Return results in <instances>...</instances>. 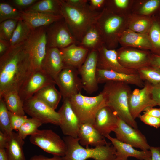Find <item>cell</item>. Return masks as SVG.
Here are the masks:
<instances>
[{
  "label": "cell",
  "instance_id": "1",
  "mask_svg": "<svg viewBox=\"0 0 160 160\" xmlns=\"http://www.w3.org/2000/svg\"><path fill=\"white\" fill-rule=\"evenodd\" d=\"M23 43L10 46L0 56V98L7 92H18L34 71Z\"/></svg>",
  "mask_w": 160,
  "mask_h": 160
},
{
  "label": "cell",
  "instance_id": "2",
  "mask_svg": "<svg viewBox=\"0 0 160 160\" xmlns=\"http://www.w3.org/2000/svg\"><path fill=\"white\" fill-rule=\"evenodd\" d=\"M132 92L129 84L111 81L105 83L100 93L106 105L110 107L119 117L132 127L137 129V123L132 117L129 109V100Z\"/></svg>",
  "mask_w": 160,
  "mask_h": 160
},
{
  "label": "cell",
  "instance_id": "3",
  "mask_svg": "<svg viewBox=\"0 0 160 160\" xmlns=\"http://www.w3.org/2000/svg\"><path fill=\"white\" fill-rule=\"evenodd\" d=\"M60 1L62 15L79 44L87 31L96 23L101 12L92 11L89 9V5L84 8H78L69 5L64 0Z\"/></svg>",
  "mask_w": 160,
  "mask_h": 160
},
{
  "label": "cell",
  "instance_id": "4",
  "mask_svg": "<svg viewBox=\"0 0 160 160\" xmlns=\"http://www.w3.org/2000/svg\"><path fill=\"white\" fill-rule=\"evenodd\" d=\"M128 15L115 13L105 7L101 12L96 23L107 49H116L117 47L120 36L127 29Z\"/></svg>",
  "mask_w": 160,
  "mask_h": 160
},
{
  "label": "cell",
  "instance_id": "5",
  "mask_svg": "<svg viewBox=\"0 0 160 160\" xmlns=\"http://www.w3.org/2000/svg\"><path fill=\"white\" fill-rule=\"evenodd\" d=\"M66 146L64 160H115V148L111 143L94 148H84L79 143L78 138L66 136L63 137Z\"/></svg>",
  "mask_w": 160,
  "mask_h": 160
},
{
  "label": "cell",
  "instance_id": "6",
  "mask_svg": "<svg viewBox=\"0 0 160 160\" xmlns=\"http://www.w3.org/2000/svg\"><path fill=\"white\" fill-rule=\"evenodd\" d=\"M71 107L80 124H93L96 114L102 107L106 105L103 95L90 97L79 93L69 100Z\"/></svg>",
  "mask_w": 160,
  "mask_h": 160
},
{
  "label": "cell",
  "instance_id": "7",
  "mask_svg": "<svg viewBox=\"0 0 160 160\" xmlns=\"http://www.w3.org/2000/svg\"><path fill=\"white\" fill-rule=\"evenodd\" d=\"M47 40L45 27L33 29L24 47L28 53L34 71H42V67L47 51Z\"/></svg>",
  "mask_w": 160,
  "mask_h": 160
},
{
  "label": "cell",
  "instance_id": "8",
  "mask_svg": "<svg viewBox=\"0 0 160 160\" xmlns=\"http://www.w3.org/2000/svg\"><path fill=\"white\" fill-rule=\"evenodd\" d=\"M30 142L44 151L53 155L63 156L66 150L65 142L56 133L50 129H38L30 135Z\"/></svg>",
  "mask_w": 160,
  "mask_h": 160
},
{
  "label": "cell",
  "instance_id": "9",
  "mask_svg": "<svg viewBox=\"0 0 160 160\" xmlns=\"http://www.w3.org/2000/svg\"><path fill=\"white\" fill-rule=\"evenodd\" d=\"M77 69L65 66L54 79L56 84L59 88L63 100H69L81 93L82 84Z\"/></svg>",
  "mask_w": 160,
  "mask_h": 160
},
{
  "label": "cell",
  "instance_id": "10",
  "mask_svg": "<svg viewBox=\"0 0 160 160\" xmlns=\"http://www.w3.org/2000/svg\"><path fill=\"white\" fill-rule=\"evenodd\" d=\"M45 28L47 47L60 49L73 44L78 45L63 18Z\"/></svg>",
  "mask_w": 160,
  "mask_h": 160
},
{
  "label": "cell",
  "instance_id": "11",
  "mask_svg": "<svg viewBox=\"0 0 160 160\" xmlns=\"http://www.w3.org/2000/svg\"><path fill=\"white\" fill-rule=\"evenodd\" d=\"M25 113L42 124L50 123L59 126L60 118L55 110L40 100L33 96L23 103Z\"/></svg>",
  "mask_w": 160,
  "mask_h": 160
},
{
  "label": "cell",
  "instance_id": "12",
  "mask_svg": "<svg viewBox=\"0 0 160 160\" xmlns=\"http://www.w3.org/2000/svg\"><path fill=\"white\" fill-rule=\"evenodd\" d=\"M116 51L118 61L126 68L137 71L151 65L149 51L129 47H121Z\"/></svg>",
  "mask_w": 160,
  "mask_h": 160
},
{
  "label": "cell",
  "instance_id": "13",
  "mask_svg": "<svg viewBox=\"0 0 160 160\" xmlns=\"http://www.w3.org/2000/svg\"><path fill=\"white\" fill-rule=\"evenodd\" d=\"M152 87L151 84L145 81L141 89L136 88L132 91L129 98V106L134 119L138 117L141 112L147 108L157 105L152 97Z\"/></svg>",
  "mask_w": 160,
  "mask_h": 160
},
{
  "label": "cell",
  "instance_id": "14",
  "mask_svg": "<svg viewBox=\"0 0 160 160\" xmlns=\"http://www.w3.org/2000/svg\"><path fill=\"white\" fill-rule=\"evenodd\" d=\"M113 132L116 138L121 142L142 151L150 149L151 146L141 132L137 129L129 126L119 117L117 127Z\"/></svg>",
  "mask_w": 160,
  "mask_h": 160
},
{
  "label": "cell",
  "instance_id": "15",
  "mask_svg": "<svg viewBox=\"0 0 160 160\" xmlns=\"http://www.w3.org/2000/svg\"><path fill=\"white\" fill-rule=\"evenodd\" d=\"M97 57V50L89 51L85 61L78 69L82 89L89 94L97 91L98 89L96 77Z\"/></svg>",
  "mask_w": 160,
  "mask_h": 160
},
{
  "label": "cell",
  "instance_id": "16",
  "mask_svg": "<svg viewBox=\"0 0 160 160\" xmlns=\"http://www.w3.org/2000/svg\"><path fill=\"white\" fill-rule=\"evenodd\" d=\"M52 84H56L50 76L43 71H34L19 90V95L23 103L33 97L41 88Z\"/></svg>",
  "mask_w": 160,
  "mask_h": 160
},
{
  "label": "cell",
  "instance_id": "17",
  "mask_svg": "<svg viewBox=\"0 0 160 160\" xmlns=\"http://www.w3.org/2000/svg\"><path fill=\"white\" fill-rule=\"evenodd\" d=\"M97 67L101 70L111 71L128 74L138 73L136 70L126 68L118 61L116 49H107L104 44L97 50Z\"/></svg>",
  "mask_w": 160,
  "mask_h": 160
},
{
  "label": "cell",
  "instance_id": "18",
  "mask_svg": "<svg viewBox=\"0 0 160 160\" xmlns=\"http://www.w3.org/2000/svg\"><path fill=\"white\" fill-rule=\"evenodd\" d=\"M57 112L60 118L59 126L63 134L66 136L78 138L80 124L69 100H63L62 105Z\"/></svg>",
  "mask_w": 160,
  "mask_h": 160
},
{
  "label": "cell",
  "instance_id": "19",
  "mask_svg": "<svg viewBox=\"0 0 160 160\" xmlns=\"http://www.w3.org/2000/svg\"><path fill=\"white\" fill-rule=\"evenodd\" d=\"M118 119L116 113L106 105L98 111L93 125L101 135L105 137L116 128Z\"/></svg>",
  "mask_w": 160,
  "mask_h": 160
},
{
  "label": "cell",
  "instance_id": "20",
  "mask_svg": "<svg viewBox=\"0 0 160 160\" xmlns=\"http://www.w3.org/2000/svg\"><path fill=\"white\" fill-rule=\"evenodd\" d=\"M96 77L98 84L112 81L134 85L141 88L144 86V82L141 79L138 73L128 74L97 68Z\"/></svg>",
  "mask_w": 160,
  "mask_h": 160
},
{
  "label": "cell",
  "instance_id": "21",
  "mask_svg": "<svg viewBox=\"0 0 160 160\" xmlns=\"http://www.w3.org/2000/svg\"><path fill=\"white\" fill-rule=\"evenodd\" d=\"M105 137L111 141L116 149L115 160H128L129 157H134L139 160H145L151 157V153L149 150L138 151L132 146L111 137L110 135Z\"/></svg>",
  "mask_w": 160,
  "mask_h": 160
},
{
  "label": "cell",
  "instance_id": "22",
  "mask_svg": "<svg viewBox=\"0 0 160 160\" xmlns=\"http://www.w3.org/2000/svg\"><path fill=\"white\" fill-rule=\"evenodd\" d=\"M59 49L65 66L77 69L83 65L89 52L87 49L76 44Z\"/></svg>",
  "mask_w": 160,
  "mask_h": 160
},
{
  "label": "cell",
  "instance_id": "23",
  "mask_svg": "<svg viewBox=\"0 0 160 160\" xmlns=\"http://www.w3.org/2000/svg\"><path fill=\"white\" fill-rule=\"evenodd\" d=\"M119 43L121 47H131L151 52L152 49L148 34L136 33L128 29L121 35Z\"/></svg>",
  "mask_w": 160,
  "mask_h": 160
},
{
  "label": "cell",
  "instance_id": "24",
  "mask_svg": "<svg viewBox=\"0 0 160 160\" xmlns=\"http://www.w3.org/2000/svg\"><path fill=\"white\" fill-rule=\"evenodd\" d=\"M20 11L21 20L32 30L48 26L63 18L60 15L25 11Z\"/></svg>",
  "mask_w": 160,
  "mask_h": 160
},
{
  "label": "cell",
  "instance_id": "25",
  "mask_svg": "<svg viewBox=\"0 0 160 160\" xmlns=\"http://www.w3.org/2000/svg\"><path fill=\"white\" fill-rule=\"evenodd\" d=\"M105 137L94 127L93 124H80L78 135L79 143L82 146L88 148L89 145L95 147L104 145L107 143Z\"/></svg>",
  "mask_w": 160,
  "mask_h": 160
},
{
  "label": "cell",
  "instance_id": "26",
  "mask_svg": "<svg viewBox=\"0 0 160 160\" xmlns=\"http://www.w3.org/2000/svg\"><path fill=\"white\" fill-rule=\"evenodd\" d=\"M60 49L47 47L42 70L54 79L65 66Z\"/></svg>",
  "mask_w": 160,
  "mask_h": 160
},
{
  "label": "cell",
  "instance_id": "27",
  "mask_svg": "<svg viewBox=\"0 0 160 160\" xmlns=\"http://www.w3.org/2000/svg\"><path fill=\"white\" fill-rule=\"evenodd\" d=\"M24 143L17 133L12 132L5 148L9 160H26L23 149Z\"/></svg>",
  "mask_w": 160,
  "mask_h": 160
},
{
  "label": "cell",
  "instance_id": "28",
  "mask_svg": "<svg viewBox=\"0 0 160 160\" xmlns=\"http://www.w3.org/2000/svg\"><path fill=\"white\" fill-rule=\"evenodd\" d=\"M55 84H52L44 86L33 95L55 110L62 97L60 92L55 87Z\"/></svg>",
  "mask_w": 160,
  "mask_h": 160
},
{
  "label": "cell",
  "instance_id": "29",
  "mask_svg": "<svg viewBox=\"0 0 160 160\" xmlns=\"http://www.w3.org/2000/svg\"><path fill=\"white\" fill-rule=\"evenodd\" d=\"M152 22V16H145L130 13L127 16V29L136 33L148 34Z\"/></svg>",
  "mask_w": 160,
  "mask_h": 160
},
{
  "label": "cell",
  "instance_id": "30",
  "mask_svg": "<svg viewBox=\"0 0 160 160\" xmlns=\"http://www.w3.org/2000/svg\"><path fill=\"white\" fill-rule=\"evenodd\" d=\"M103 44L100 31L95 23L86 32L78 45L90 51L97 50Z\"/></svg>",
  "mask_w": 160,
  "mask_h": 160
},
{
  "label": "cell",
  "instance_id": "31",
  "mask_svg": "<svg viewBox=\"0 0 160 160\" xmlns=\"http://www.w3.org/2000/svg\"><path fill=\"white\" fill-rule=\"evenodd\" d=\"M25 11L62 15L60 0H38Z\"/></svg>",
  "mask_w": 160,
  "mask_h": 160
},
{
  "label": "cell",
  "instance_id": "32",
  "mask_svg": "<svg viewBox=\"0 0 160 160\" xmlns=\"http://www.w3.org/2000/svg\"><path fill=\"white\" fill-rule=\"evenodd\" d=\"M3 98L8 111L14 114L25 115L23 103L16 91H11L4 94ZM0 98V99H1Z\"/></svg>",
  "mask_w": 160,
  "mask_h": 160
},
{
  "label": "cell",
  "instance_id": "33",
  "mask_svg": "<svg viewBox=\"0 0 160 160\" xmlns=\"http://www.w3.org/2000/svg\"><path fill=\"white\" fill-rule=\"evenodd\" d=\"M138 2L135 4L133 3L132 9L133 13L151 16L160 9V0H148Z\"/></svg>",
  "mask_w": 160,
  "mask_h": 160
},
{
  "label": "cell",
  "instance_id": "34",
  "mask_svg": "<svg viewBox=\"0 0 160 160\" xmlns=\"http://www.w3.org/2000/svg\"><path fill=\"white\" fill-rule=\"evenodd\" d=\"M152 23L148 35L152 46V53L160 56V15L152 16Z\"/></svg>",
  "mask_w": 160,
  "mask_h": 160
},
{
  "label": "cell",
  "instance_id": "35",
  "mask_svg": "<svg viewBox=\"0 0 160 160\" xmlns=\"http://www.w3.org/2000/svg\"><path fill=\"white\" fill-rule=\"evenodd\" d=\"M32 30L23 20H19L9 42L10 46L24 42L28 38Z\"/></svg>",
  "mask_w": 160,
  "mask_h": 160
},
{
  "label": "cell",
  "instance_id": "36",
  "mask_svg": "<svg viewBox=\"0 0 160 160\" xmlns=\"http://www.w3.org/2000/svg\"><path fill=\"white\" fill-rule=\"evenodd\" d=\"M141 79L153 85L160 84V68L150 65L137 71Z\"/></svg>",
  "mask_w": 160,
  "mask_h": 160
},
{
  "label": "cell",
  "instance_id": "37",
  "mask_svg": "<svg viewBox=\"0 0 160 160\" xmlns=\"http://www.w3.org/2000/svg\"><path fill=\"white\" fill-rule=\"evenodd\" d=\"M134 2L129 0H106L105 7L116 14H128L130 13L127 11L132 9Z\"/></svg>",
  "mask_w": 160,
  "mask_h": 160
},
{
  "label": "cell",
  "instance_id": "38",
  "mask_svg": "<svg viewBox=\"0 0 160 160\" xmlns=\"http://www.w3.org/2000/svg\"><path fill=\"white\" fill-rule=\"evenodd\" d=\"M9 19L21 20L20 11L8 2H1L0 23Z\"/></svg>",
  "mask_w": 160,
  "mask_h": 160
},
{
  "label": "cell",
  "instance_id": "39",
  "mask_svg": "<svg viewBox=\"0 0 160 160\" xmlns=\"http://www.w3.org/2000/svg\"><path fill=\"white\" fill-rule=\"evenodd\" d=\"M0 131L9 136L13 131L10 127L9 112L3 98L0 99Z\"/></svg>",
  "mask_w": 160,
  "mask_h": 160
},
{
  "label": "cell",
  "instance_id": "40",
  "mask_svg": "<svg viewBox=\"0 0 160 160\" xmlns=\"http://www.w3.org/2000/svg\"><path fill=\"white\" fill-rule=\"evenodd\" d=\"M42 124L36 119L32 118H28L18 130L17 133L24 140L27 136L31 135L35 133Z\"/></svg>",
  "mask_w": 160,
  "mask_h": 160
},
{
  "label": "cell",
  "instance_id": "41",
  "mask_svg": "<svg viewBox=\"0 0 160 160\" xmlns=\"http://www.w3.org/2000/svg\"><path fill=\"white\" fill-rule=\"evenodd\" d=\"M19 20L9 19L0 24V39L9 42Z\"/></svg>",
  "mask_w": 160,
  "mask_h": 160
},
{
  "label": "cell",
  "instance_id": "42",
  "mask_svg": "<svg viewBox=\"0 0 160 160\" xmlns=\"http://www.w3.org/2000/svg\"><path fill=\"white\" fill-rule=\"evenodd\" d=\"M10 127L12 130L17 131L27 120L28 118L26 115L20 116L12 113L9 111Z\"/></svg>",
  "mask_w": 160,
  "mask_h": 160
},
{
  "label": "cell",
  "instance_id": "43",
  "mask_svg": "<svg viewBox=\"0 0 160 160\" xmlns=\"http://www.w3.org/2000/svg\"><path fill=\"white\" fill-rule=\"evenodd\" d=\"M37 0H12L9 1V3L20 11L28 9L37 2Z\"/></svg>",
  "mask_w": 160,
  "mask_h": 160
},
{
  "label": "cell",
  "instance_id": "44",
  "mask_svg": "<svg viewBox=\"0 0 160 160\" xmlns=\"http://www.w3.org/2000/svg\"><path fill=\"white\" fill-rule=\"evenodd\" d=\"M138 118L146 124L157 128L160 127V118L156 117L143 114L140 115Z\"/></svg>",
  "mask_w": 160,
  "mask_h": 160
},
{
  "label": "cell",
  "instance_id": "45",
  "mask_svg": "<svg viewBox=\"0 0 160 160\" xmlns=\"http://www.w3.org/2000/svg\"><path fill=\"white\" fill-rule=\"evenodd\" d=\"M88 4L89 9L92 11L100 12L105 8V0H88Z\"/></svg>",
  "mask_w": 160,
  "mask_h": 160
},
{
  "label": "cell",
  "instance_id": "46",
  "mask_svg": "<svg viewBox=\"0 0 160 160\" xmlns=\"http://www.w3.org/2000/svg\"><path fill=\"white\" fill-rule=\"evenodd\" d=\"M69 5L76 8H83L88 6L87 0H64Z\"/></svg>",
  "mask_w": 160,
  "mask_h": 160
},
{
  "label": "cell",
  "instance_id": "47",
  "mask_svg": "<svg viewBox=\"0 0 160 160\" xmlns=\"http://www.w3.org/2000/svg\"><path fill=\"white\" fill-rule=\"evenodd\" d=\"M151 94L153 99L157 105L160 106V84H152Z\"/></svg>",
  "mask_w": 160,
  "mask_h": 160
},
{
  "label": "cell",
  "instance_id": "48",
  "mask_svg": "<svg viewBox=\"0 0 160 160\" xmlns=\"http://www.w3.org/2000/svg\"><path fill=\"white\" fill-rule=\"evenodd\" d=\"M144 114L154 117L160 118V108H156L149 107L144 111Z\"/></svg>",
  "mask_w": 160,
  "mask_h": 160
},
{
  "label": "cell",
  "instance_id": "49",
  "mask_svg": "<svg viewBox=\"0 0 160 160\" xmlns=\"http://www.w3.org/2000/svg\"><path fill=\"white\" fill-rule=\"evenodd\" d=\"M29 160H64V159L63 157L57 156L48 158L42 155H36L31 157Z\"/></svg>",
  "mask_w": 160,
  "mask_h": 160
},
{
  "label": "cell",
  "instance_id": "50",
  "mask_svg": "<svg viewBox=\"0 0 160 160\" xmlns=\"http://www.w3.org/2000/svg\"><path fill=\"white\" fill-rule=\"evenodd\" d=\"M149 150L153 160H160V148L159 147L151 146Z\"/></svg>",
  "mask_w": 160,
  "mask_h": 160
},
{
  "label": "cell",
  "instance_id": "51",
  "mask_svg": "<svg viewBox=\"0 0 160 160\" xmlns=\"http://www.w3.org/2000/svg\"><path fill=\"white\" fill-rule=\"evenodd\" d=\"M9 136L0 131V148L5 149L8 142Z\"/></svg>",
  "mask_w": 160,
  "mask_h": 160
},
{
  "label": "cell",
  "instance_id": "52",
  "mask_svg": "<svg viewBox=\"0 0 160 160\" xmlns=\"http://www.w3.org/2000/svg\"><path fill=\"white\" fill-rule=\"evenodd\" d=\"M10 47L9 41L0 39V56L3 54Z\"/></svg>",
  "mask_w": 160,
  "mask_h": 160
},
{
  "label": "cell",
  "instance_id": "53",
  "mask_svg": "<svg viewBox=\"0 0 160 160\" xmlns=\"http://www.w3.org/2000/svg\"><path fill=\"white\" fill-rule=\"evenodd\" d=\"M151 65L160 68V56L151 53Z\"/></svg>",
  "mask_w": 160,
  "mask_h": 160
},
{
  "label": "cell",
  "instance_id": "54",
  "mask_svg": "<svg viewBox=\"0 0 160 160\" xmlns=\"http://www.w3.org/2000/svg\"><path fill=\"white\" fill-rule=\"evenodd\" d=\"M0 160H9L5 148H0Z\"/></svg>",
  "mask_w": 160,
  "mask_h": 160
},
{
  "label": "cell",
  "instance_id": "55",
  "mask_svg": "<svg viewBox=\"0 0 160 160\" xmlns=\"http://www.w3.org/2000/svg\"><path fill=\"white\" fill-rule=\"evenodd\" d=\"M145 160H153L152 159L151 157V158H149L146 159Z\"/></svg>",
  "mask_w": 160,
  "mask_h": 160
},
{
  "label": "cell",
  "instance_id": "56",
  "mask_svg": "<svg viewBox=\"0 0 160 160\" xmlns=\"http://www.w3.org/2000/svg\"><path fill=\"white\" fill-rule=\"evenodd\" d=\"M159 14L160 15V10H159Z\"/></svg>",
  "mask_w": 160,
  "mask_h": 160
}]
</instances>
